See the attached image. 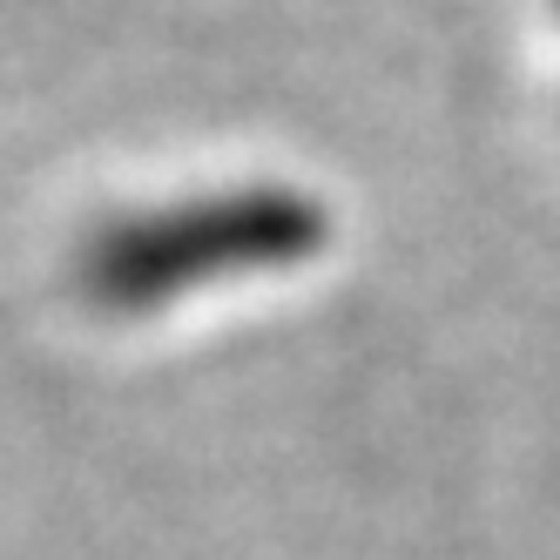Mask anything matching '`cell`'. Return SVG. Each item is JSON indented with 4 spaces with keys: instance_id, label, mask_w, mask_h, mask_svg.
Instances as JSON below:
<instances>
[{
    "instance_id": "obj_1",
    "label": "cell",
    "mask_w": 560,
    "mask_h": 560,
    "mask_svg": "<svg viewBox=\"0 0 560 560\" xmlns=\"http://www.w3.org/2000/svg\"><path fill=\"white\" fill-rule=\"evenodd\" d=\"M325 223L304 196H277V189H250V196H230V203H196L183 217H163L149 230L115 236L102 277L115 291H155L170 277L196 270V264H257V257H298L311 250Z\"/></svg>"
}]
</instances>
